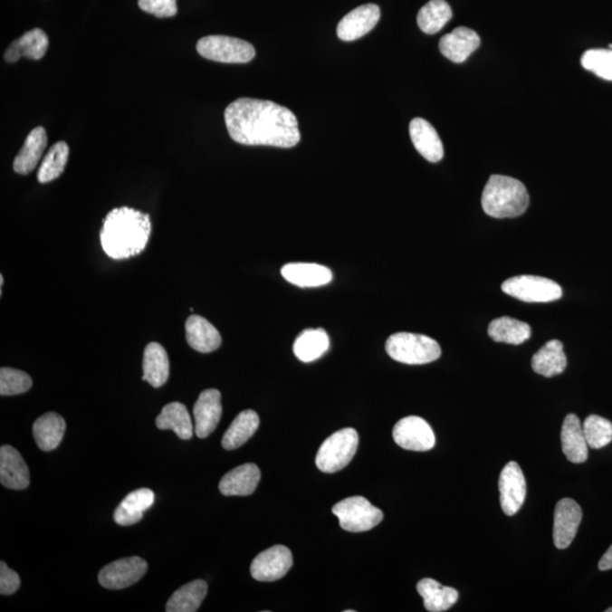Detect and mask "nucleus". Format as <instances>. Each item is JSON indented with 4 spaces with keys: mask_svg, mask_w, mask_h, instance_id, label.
Returning a JSON list of instances; mask_svg holds the SVG:
<instances>
[{
    "mask_svg": "<svg viewBox=\"0 0 612 612\" xmlns=\"http://www.w3.org/2000/svg\"><path fill=\"white\" fill-rule=\"evenodd\" d=\"M416 588L423 598L426 609L430 612L447 611L458 600L456 589L445 587L432 579H421Z\"/></svg>",
    "mask_w": 612,
    "mask_h": 612,
    "instance_id": "obj_28",
    "label": "nucleus"
},
{
    "mask_svg": "<svg viewBox=\"0 0 612 612\" xmlns=\"http://www.w3.org/2000/svg\"><path fill=\"white\" fill-rule=\"evenodd\" d=\"M606 612H612V607L609 609H607Z\"/></svg>",
    "mask_w": 612,
    "mask_h": 612,
    "instance_id": "obj_44",
    "label": "nucleus"
},
{
    "mask_svg": "<svg viewBox=\"0 0 612 612\" xmlns=\"http://www.w3.org/2000/svg\"><path fill=\"white\" fill-rule=\"evenodd\" d=\"M169 378L167 352L159 343L148 344L143 355V377L155 388L164 386Z\"/></svg>",
    "mask_w": 612,
    "mask_h": 612,
    "instance_id": "obj_23",
    "label": "nucleus"
},
{
    "mask_svg": "<svg viewBox=\"0 0 612 612\" xmlns=\"http://www.w3.org/2000/svg\"><path fill=\"white\" fill-rule=\"evenodd\" d=\"M49 46L47 34L43 30L34 29L22 35L20 39L15 40L7 48L5 53V61L15 62L21 57L29 58V60L39 61L46 55Z\"/></svg>",
    "mask_w": 612,
    "mask_h": 612,
    "instance_id": "obj_25",
    "label": "nucleus"
},
{
    "mask_svg": "<svg viewBox=\"0 0 612 612\" xmlns=\"http://www.w3.org/2000/svg\"><path fill=\"white\" fill-rule=\"evenodd\" d=\"M0 483L12 490H24L30 484L29 467L12 445L0 448Z\"/></svg>",
    "mask_w": 612,
    "mask_h": 612,
    "instance_id": "obj_16",
    "label": "nucleus"
},
{
    "mask_svg": "<svg viewBox=\"0 0 612 612\" xmlns=\"http://www.w3.org/2000/svg\"><path fill=\"white\" fill-rule=\"evenodd\" d=\"M359 434L352 427L335 432L319 449L316 463L325 473H336L345 469L357 454Z\"/></svg>",
    "mask_w": 612,
    "mask_h": 612,
    "instance_id": "obj_5",
    "label": "nucleus"
},
{
    "mask_svg": "<svg viewBox=\"0 0 612 612\" xmlns=\"http://www.w3.org/2000/svg\"><path fill=\"white\" fill-rule=\"evenodd\" d=\"M529 192L519 179L492 175L483 193V208L490 217H520L529 208Z\"/></svg>",
    "mask_w": 612,
    "mask_h": 612,
    "instance_id": "obj_3",
    "label": "nucleus"
},
{
    "mask_svg": "<svg viewBox=\"0 0 612 612\" xmlns=\"http://www.w3.org/2000/svg\"><path fill=\"white\" fill-rule=\"evenodd\" d=\"M46 147V129L40 126V128L31 130L19 155L16 156L14 164H13L15 172L20 175H28L33 172Z\"/></svg>",
    "mask_w": 612,
    "mask_h": 612,
    "instance_id": "obj_26",
    "label": "nucleus"
},
{
    "mask_svg": "<svg viewBox=\"0 0 612 612\" xmlns=\"http://www.w3.org/2000/svg\"><path fill=\"white\" fill-rule=\"evenodd\" d=\"M566 367L567 358L564 353V345L557 339L548 341L532 358L534 372L546 378L561 375Z\"/></svg>",
    "mask_w": 612,
    "mask_h": 612,
    "instance_id": "obj_29",
    "label": "nucleus"
},
{
    "mask_svg": "<svg viewBox=\"0 0 612 612\" xmlns=\"http://www.w3.org/2000/svg\"><path fill=\"white\" fill-rule=\"evenodd\" d=\"M69 157L70 148L66 142L53 144L40 166L38 181L42 184L55 181L64 172Z\"/></svg>",
    "mask_w": 612,
    "mask_h": 612,
    "instance_id": "obj_36",
    "label": "nucleus"
},
{
    "mask_svg": "<svg viewBox=\"0 0 612 612\" xmlns=\"http://www.w3.org/2000/svg\"><path fill=\"white\" fill-rule=\"evenodd\" d=\"M481 39L475 31L469 28L454 29L440 39V53L453 62H464L480 47Z\"/></svg>",
    "mask_w": 612,
    "mask_h": 612,
    "instance_id": "obj_17",
    "label": "nucleus"
},
{
    "mask_svg": "<svg viewBox=\"0 0 612 612\" xmlns=\"http://www.w3.org/2000/svg\"><path fill=\"white\" fill-rule=\"evenodd\" d=\"M196 51L206 60L227 64H245L255 57V49L250 43L226 35H208L200 39Z\"/></svg>",
    "mask_w": 612,
    "mask_h": 612,
    "instance_id": "obj_6",
    "label": "nucleus"
},
{
    "mask_svg": "<svg viewBox=\"0 0 612 612\" xmlns=\"http://www.w3.org/2000/svg\"><path fill=\"white\" fill-rule=\"evenodd\" d=\"M282 276L299 287H320L332 281V273L317 263H288L282 268Z\"/></svg>",
    "mask_w": 612,
    "mask_h": 612,
    "instance_id": "obj_22",
    "label": "nucleus"
},
{
    "mask_svg": "<svg viewBox=\"0 0 612 612\" xmlns=\"http://www.w3.org/2000/svg\"><path fill=\"white\" fill-rule=\"evenodd\" d=\"M453 17V11L445 0H431L418 12L417 25L426 34L438 33Z\"/></svg>",
    "mask_w": 612,
    "mask_h": 612,
    "instance_id": "obj_35",
    "label": "nucleus"
},
{
    "mask_svg": "<svg viewBox=\"0 0 612 612\" xmlns=\"http://www.w3.org/2000/svg\"><path fill=\"white\" fill-rule=\"evenodd\" d=\"M386 350L395 361L409 366H421L441 357L438 343L430 337L411 332H397L387 340Z\"/></svg>",
    "mask_w": 612,
    "mask_h": 612,
    "instance_id": "obj_4",
    "label": "nucleus"
},
{
    "mask_svg": "<svg viewBox=\"0 0 612 612\" xmlns=\"http://www.w3.org/2000/svg\"><path fill=\"white\" fill-rule=\"evenodd\" d=\"M292 566L290 549L273 546L254 558L251 565V575L259 582H274L283 578Z\"/></svg>",
    "mask_w": 612,
    "mask_h": 612,
    "instance_id": "obj_11",
    "label": "nucleus"
},
{
    "mask_svg": "<svg viewBox=\"0 0 612 612\" xmlns=\"http://www.w3.org/2000/svg\"><path fill=\"white\" fill-rule=\"evenodd\" d=\"M21 579L16 571L6 565L5 561L0 564V593L3 596H11L20 588Z\"/></svg>",
    "mask_w": 612,
    "mask_h": 612,
    "instance_id": "obj_41",
    "label": "nucleus"
},
{
    "mask_svg": "<svg viewBox=\"0 0 612 612\" xmlns=\"http://www.w3.org/2000/svg\"><path fill=\"white\" fill-rule=\"evenodd\" d=\"M583 431L589 448L600 449L612 441V423L605 417L588 416L583 423Z\"/></svg>",
    "mask_w": 612,
    "mask_h": 612,
    "instance_id": "obj_37",
    "label": "nucleus"
},
{
    "mask_svg": "<svg viewBox=\"0 0 612 612\" xmlns=\"http://www.w3.org/2000/svg\"><path fill=\"white\" fill-rule=\"evenodd\" d=\"M33 385V381L28 373L12 368H2L0 370V395L2 396L24 394Z\"/></svg>",
    "mask_w": 612,
    "mask_h": 612,
    "instance_id": "obj_38",
    "label": "nucleus"
},
{
    "mask_svg": "<svg viewBox=\"0 0 612 612\" xmlns=\"http://www.w3.org/2000/svg\"><path fill=\"white\" fill-rule=\"evenodd\" d=\"M562 452L570 463L582 464L588 457V445L585 439L583 426L575 414L565 417L561 427Z\"/></svg>",
    "mask_w": 612,
    "mask_h": 612,
    "instance_id": "obj_20",
    "label": "nucleus"
},
{
    "mask_svg": "<svg viewBox=\"0 0 612 612\" xmlns=\"http://www.w3.org/2000/svg\"><path fill=\"white\" fill-rule=\"evenodd\" d=\"M151 235L148 215L128 206L111 210L100 232L101 246L114 260H125L142 253Z\"/></svg>",
    "mask_w": 612,
    "mask_h": 612,
    "instance_id": "obj_2",
    "label": "nucleus"
},
{
    "mask_svg": "<svg viewBox=\"0 0 612 612\" xmlns=\"http://www.w3.org/2000/svg\"><path fill=\"white\" fill-rule=\"evenodd\" d=\"M502 290L507 295L526 303H549L559 300L562 290L551 279L538 276H517L507 279Z\"/></svg>",
    "mask_w": 612,
    "mask_h": 612,
    "instance_id": "obj_8",
    "label": "nucleus"
},
{
    "mask_svg": "<svg viewBox=\"0 0 612 612\" xmlns=\"http://www.w3.org/2000/svg\"><path fill=\"white\" fill-rule=\"evenodd\" d=\"M139 7L160 19L173 17L178 12L177 0H139Z\"/></svg>",
    "mask_w": 612,
    "mask_h": 612,
    "instance_id": "obj_40",
    "label": "nucleus"
},
{
    "mask_svg": "<svg viewBox=\"0 0 612 612\" xmlns=\"http://www.w3.org/2000/svg\"><path fill=\"white\" fill-rule=\"evenodd\" d=\"M499 490L503 512L507 516L519 512L526 498V481L523 471L516 462H510L503 467L499 478Z\"/></svg>",
    "mask_w": 612,
    "mask_h": 612,
    "instance_id": "obj_12",
    "label": "nucleus"
},
{
    "mask_svg": "<svg viewBox=\"0 0 612 612\" xmlns=\"http://www.w3.org/2000/svg\"><path fill=\"white\" fill-rule=\"evenodd\" d=\"M332 512L339 517L341 529L349 532H367L384 520V512L363 497H349L336 503Z\"/></svg>",
    "mask_w": 612,
    "mask_h": 612,
    "instance_id": "obj_7",
    "label": "nucleus"
},
{
    "mask_svg": "<svg viewBox=\"0 0 612 612\" xmlns=\"http://www.w3.org/2000/svg\"><path fill=\"white\" fill-rule=\"evenodd\" d=\"M583 512L574 499L564 498L557 503L553 521V541L558 549L569 548L582 521Z\"/></svg>",
    "mask_w": 612,
    "mask_h": 612,
    "instance_id": "obj_13",
    "label": "nucleus"
},
{
    "mask_svg": "<svg viewBox=\"0 0 612 612\" xmlns=\"http://www.w3.org/2000/svg\"><path fill=\"white\" fill-rule=\"evenodd\" d=\"M395 443L412 452H427L435 447V436L429 423L418 416H407L396 423Z\"/></svg>",
    "mask_w": 612,
    "mask_h": 612,
    "instance_id": "obj_9",
    "label": "nucleus"
},
{
    "mask_svg": "<svg viewBox=\"0 0 612 612\" xmlns=\"http://www.w3.org/2000/svg\"><path fill=\"white\" fill-rule=\"evenodd\" d=\"M208 593V584L204 579H196L183 585L170 597L166 611L167 612H196L199 610L201 603Z\"/></svg>",
    "mask_w": 612,
    "mask_h": 612,
    "instance_id": "obj_33",
    "label": "nucleus"
},
{
    "mask_svg": "<svg viewBox=\"0 0 612 612\" xmlns=\"http://www.w3.org/2000/svg\"><path fill=\"white\" fill-rule=\"evenodd\" d=\"M585 70L593 72L598 78L612 81V51L591 49L580 60Z\"/></svg>",
    "mask_w": 612,
    "mask_h": 612,
    "instance_id": "obj_39",
    "label": "nucleus"
},
{
    "mask_svg": "<svg viewBox=\"0 0 612 612\" xmlns=\"http://www.w3.org/2000/svg\"><path fill=\"white\" fill-rule=\"evenodd\" d=\"M157 427L160 430H173L178 438L188 440L195 434L190 413L182 403L166 405L156 420Z\"/></svg>",
    "mask_w": 612,
    "mask_h": 612,
    "instance_id": "obj_30",
    "label": "nucleus"
},
{
    "mask_svg": "<svg viewBox=\"0 0 612 612\" xmlns=\"http://www.w3.org/2000/svg\"><path fill=\"white\" fill-rule=\"evenodd\" d=\"M380 8L376 4L355 8L337 26V35L343 42H354L370 33L380 20Z\"/></svg>",
    "mask_w": 612,
    "mask_h": 612,
    "instance_id": "obj_14",
    "label": "nucleus"
},
{
    "mask_svg": "<svg viewBox=\"0 0 612 612\" xmlns=\"http://www.w3.org/2000/svg\"><path fill=\"white\" fill-rule=\"evenodd\" d=\"M261 472L258 466L247 463V464L236 467L229 471L219 483L220 492L226 497L251 496L255 492L260 483Z\"/></svg>",
    "mask_w": 612,
    "mask_h": 612,
    "instance_id": "obj_19",
    "label": "nucleus"
},
{
    "mask_svg": "<svg viewBox=\"0 0 612 612\" xmlns=\"http://www.w3.org/2000/svg\"><path fill=\"white\" fill-rule=\"evenodd\" d=\"M147 561L141 557H129L103 567L98 579L108 589H123L138 583L147 573Z\"/></svg>",
    "mask_w": 612,
    "mask_h": 612,
    "instance_id": "obj_10",
    "label": "nucleus"
},
{
    "mask_svg": "<svg viewBox=\"0 0 612 612\" xmlns=\"http://www.w3.org/2000/svg\"><path fill=\"white\" fill-rule=\"evenodd\" d=\"M155 502V493L150 489H138L130 492L117 507L114 520L117 524L129 526L139 523L143 519V512Z\"/></svg>",
    "mask_w": 612,
    "mask_h": 612,
    "instance_id": "obj_24",
    "label": "nucleus"
},
{
    "mask_svg": "<svg viewBox=\"0 0 612 612\" xmlns=\"http://www.w3.org/2000/svg\"><path fill=\"white\" fill-rule=\"evenodd\" d=\"M488 334L490 339L498 343L520 345L530 339L531 327L517 319L502 317L490 323Z\"/></svg>",
    "mask_w": 612,
    "mask_h": 612,
    "instance_id": "obj_34",
    "label": "nucleus"
},
{
    "mask_svg": "<svg viewBox=\"0 0 612 612\" xmlns=\"http://www.w3.org/2000/svg\"><path fill=\"white\" fill-rule=\"evenodd\" d=\"M66 430V422L60 414L46 413L33 425V435L38 447L52 452L61 445Z\"/></svg>",
    "mask_w": 612,
    "mask_h": 612,
    "instance_id": "obj_27",
    "label": "nucleus"
},
{
    "mask_svg": "<svg viewBox=\"0 0 612 612\" xmlns=\"http://www.w3.org/2000/svg\"><path fill=\"white\" fill-rule=\"evenodd\" d=\"M598 569L602 571L612 569V544L605 555L602 556L600 561H598Z\"/></svg>",
    "mask_w": 612,
    "mask_h": 612,
    "instance_id": "obj_42",
    "label": "nucleus"
},
{
    "mask_svg": "<svg viewBox=\"0 0 612 612\" xmlns=\"http://www.w3.org/2000/svg\"><path fill=\"white\" fill-rule=\"evenodd\" d=\"M186 340L196 352L211 353L222 345V336L217 328L206 319L193 314L186 323Z\"/></svg>",
    "mask_w": 612,
    "mask_h": 612,
    "instance_id": "obj_21",
    "label": "nucleus"
},
{
    "mask_svg": "<svg viewBox=\"0 0 612 612\" xmlns=\"http://www.w3.org/2000/svg\"><path fill=\"white\" fill-rule=\"evenodd\" d=\"M330 337L325 330H306L295 339L292 350L300 361L310 363L323 357L330 349Z\"/></svg>",
    "mask_w": 612,
    "mask_h": 612,
    "instance_id": "obj_32",
    "label": "nucleus"
},
{
    "mask_svg": "<svg viewBox=\"0 0 612 612\" xmlns=\"http://www.w3.org/2000/svg\"><path fill=\"white\" fill-rule=\"evenodd\" d=\"M3 285H4V277L0 276V287L3 288Z\"/></svg>",
    "mask_w": 612,
    "mask_h": 612,
    "instance_id": "obj_43",
    "label": "nucleus"
},
{
    "mask_svg": "<svg viewBox=\"0 0 612 612\" xmlns=\"http://www.w3.org/2000/svg\"><path fill=\"white\" fill-rule=\"evenodd\" d=\"M409 135L416 150L430 163H438L444 158V146L438 133L429 121L414 119L409 124Z\"/></svg>",
    "mask_w": 612,
    "mask_h": 612,
    "instance_id": "obj_18",
    "label": "nucleus"
},
{
    "mask_svg": "<svg viewBox=\"0 0 612 612\" xmlns=\"http://www.w3.org/2000/svg\"><path fill=\"white\" fill-rule=\"evenodd\" d=\"M229 137L244 146L290 148L301 141L292 111L273 101L240 98L225 110Z\"/></svg>",
    "mask_w": 612,
    "mask_h": 612,
    "instance_id": "obj_1",
    "label": "nucleus"
},
{
    "mask_svg": "<svg viewBox=\"0 0 612 612\" xmlns=\"http://www.w3.org/2000/svg\"><path fill=\"white\" fill-rule=\"evenodd\" d=\"M196 435L200 439L209 436L218 426L223 416L222 394L217 389L202 391L193 407Z\"/></svg>",
    "mask_w": 612,
    "mask_h": 612,
    "instance_id": "obj_15",
    "label": "nucleus"
},
{
    "mask_svg": "<svg viewBox=\"0 0 612 612\" xmlns=\"http://www.w3.org/2000/svg\"><path fill=\"white\" fill-rule=\"evenodd\" d=\"M260 417L258 413L246 409L238 414L228 430L225 432L222 445L226 450H234L242 447L249 441L259 429Z\"/></svg>",
    "mask_w": 612,
    "mask_h": 612,
    "instance_id": "obj_31",
    "label": "nucleus"
}]
</instances>
